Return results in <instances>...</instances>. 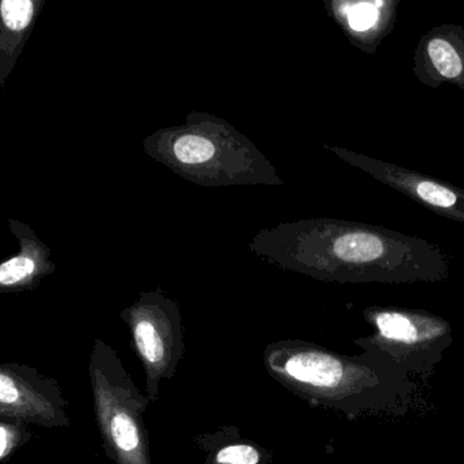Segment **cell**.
I'll use <instances>...</instances> for the list:
<instances>
[{
  "mask_svg": "<svg viewBox=\"0 0 464 464\" xmlns=\"http://www.w3.org/2000/svg\"><path fill=\"white\" fill-rule=\"evenodd\" d=\"M269 264L322 283H409L446 277L443 253L424 240L333 218L291 220L247 243Z\"/></svg>",
  "mask_w": 464,
  "mask_h": 464,
  "instance_id": "6da1fadb",
  "label": "cell"
},
{
  "mask_svg": "<svg viewBox=\"0 0 464 464\" xmlns=\"http://www.w3.org/2000/svg\"><path fill=\"white\" fill-rule=\"evenodd\" d=\"M262 360L270 378L295 397L349 421L381 409L392 382L384 357L367 351L345 356L310 341H273Z\"/></svg>",
  "mask_w": 464,
  "mask_h": 464,
  "instance_id": "7a4b0ae2",
  "label": "cell"
},
{
  "mask_svg": "<svg viewBox=\"0 0 464 464\" xmlns=\"http://www.w3.org/2000/svg\"><path fill=\"white\" fill-rule=\"evenodd\" d=\"M143 151L198 187L284 185L277 169L250 139L215 117L190 116L181 127L158 130L144 139Z\"/></svg>",
  "mask_w": 464,
  "mask_h": 464,
  "instance_id": "3957f363",
  "label": "cell"
},
{
  "mask_svg": "<svg viewBox=\"0 0 464 464\" xmlns=\"http://www.w3.org/2000/svg\"><path fill=\"white\" fill-rule=\"evenodd\" d=\"M92 409L106 457L114 464H152L144 414L150 398L139 390L119 354L95 340L89 364Z\"/></svg>",
  "mask_w": 464,
  "mask_h": 464,
  "instance_id": "277c9868",
  "label": "cell"
},
{
  "mask_svg": "<svg viewBox=\"0 0 464 464\" xmlns=\"http://www.w3.org/2000/svg\"><path fill=\"white\" fill-rule=\"evenodd\" d=\"M120 316L130 330V346L143 367L147 397L157 402L160 383L176 376L185 354L181 307L158 288L140 292Z\"/></svg>",
  "mask_w": 464,
  "mask_h": 464,
  "instance_id": "5b68a950",
  "label": "cell"
},
{
  "mask_svg": "<svg viewBox=\"0 0 464 464\" xmlns=\"http://www.w3.org/2000/svg\"><path fill=\"white\" fill-rule=\"evenodd\" d=\"M364 318L375 333L354 343L390 362L411 367L435 362V353L440 354L451 343L450 324L422 311L371 307Z\"/></svg>",
  "mask_w": 464,
  "mask_h": 464,
  "instance_id": "8992f818",
  "label": "cell"
},
{
  "mask_svg": "<svg viewBox=\"0 0 464 464\" xmlns=\"http://www.w3.org/2000/svg\"><path fill=\"white\" fill-rule=\"evenodd\" d=\"M0 420L46 430L70 427V403L59 383L35 368L0 364Z\"/></svg>",
  "mask_w": 464,
  "mask_h": 464,
  "instance_id": "52a82bcc",
  "label": "cell"
},
{
  "mask_svg": "<svg viewBox=\"0 0 464 464\" xmlns=\"http://www.w3.org/2000/svg\"><path fill=\"white\" fill-rule=\"evenodd\" d=\"M322 149L332 152L348 165L365 171L378 181L394 188L398 192L422 204L430 211L464 223V190L459 188L451 187L446 182L422 176L416 171L406 170L405 168H400L367 155L357 154L343 147L329 146L324 143Z\"/></svg>",
  "mask_w": 464,
  "mask_h": 464,
  "instance_id": "ba28073f",
  "label": "cell"
},
{
  "mask_svg": "<svg viewBox=\"0 0 464 464\" xmlns=\"http://www.w3.org/2000/svg\"><path fill=\"white\" fill-rule=\"evenodd\" d=\"M46 0H0V86L29 41Z\"/></svg>",
  "mask_w": 464,
  "mask_h": 464,
  "instance_id": "9c48e42d",
  "label": "cell"
},
{
  "mask_svg": "<svg viewBox=\"0 0 464 464\" xmlns=\"http://www.w3.org/2000/svg\"><path fill=\"white\" fill-rule=\"evenodd\" d=\"M204 454V464H272L269 450L243 438L237 427H223L193 438Z\"/></svg>",
  "mask_w": 464,
  "mask_h": 464,
  "instance_id": "30bf717a",
  "label": "cell"
},
{
  "mask_svg": "<svg viewBox=\"0 0 464 464\" xmlns=\"http://www.w3.org/2000/svg\"><path fill=\"white\" fill-rule=\"evenodd\" d=\"M424 72L464 89V32L452 27L432 30L420 44Z\"/></svg>",
  "mask_w": 464,
  "mask_h": 464,
  "instance_id": "8fae6325",
  "label": "cell"
},
{
  "mask_svg": "<svg viewBox=\"0 0 464 464\" xmlns=\"http://www.w3.org/2000/svg\"><path fill=\"white\" fill-rule=\"evenodd\" d=\"M37 243H24L18 256L0 264V289L27 286L35 277L43 276L46 254H43L44 246Z\"/></svg>",
  "mask_w": 464,
  "mask_h": 464,
  "instance_id": "7c38bea8",
  "label": "cell"
},
{
  "mask_svg": "<svg viewBox=\"0 0 464 464\" xmlns=\"http://www.w3.org/2000/svg\"><path fill=\"white\" fill-rule=\"evenodd\" d=\"M30 425L0 420V463L13 457L33 438Z\"/></svg>",
  "mask_w": 464,
  "mask_h": 464,
  "instance_id": "4fadbf2b",
  "label": "cell"
},
{
  "mask_svg": "<svg viewBox=\"0 0 464 464\" xmlns=\"http://www.w3.org/2000/svg\"><path fill=\"white\" fill-rule=\"evenodd\" d=\"M381 8L372 3H359L348 10L349 24L354 32H367L378 24Z\"/></svg>",
  "mask_w": 464,
  "mask_h": 464,
  "instance_id": "5bb4252c",
  "label": "cell"
}]
</instances>
